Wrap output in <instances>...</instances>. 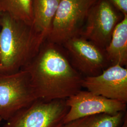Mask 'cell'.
I'll use <instances>...</instances> for the list:
<instances>
[{
  "instance_id": "7a4b0ae2",
  "label": "cell",
  "mask_w": 127,
  "mask_h": 127,
  "mask_svg": "<svg viewBox=\"0 0 127 127\" xmlns=\"http://www.w3.org/2000/svg\"><path fill=\"white\" fill-rule=\"evenodd\" d=\"M31 26L7 14L0 15V67L2 73H14L25 67L44 42Z\"/></svg>"
},
{
  "instance_id": "9a60e30c",
  "label": "cell",
  "mask_w": 127,
  "mask_h": 127,
  "mask_svg": "<svg viewBox=\"0 0 127 127\" xmlns=\"http://www.w3.org/2000/svg\"><path fill=\"white\" fill-rule=\"evenodd\" d=\"M119 127H127V115L125 116V118L124 119L123 122L122 124Z\"/></svg>"
},
{
  "instance_id": "8fae6325",
  "label": "cell",
  "mask_w": 127,
  "mask_h": 127,
  "mask_svg": "<svg viewBox=\"0 0 127 127\" xmlns=\"http://www.w3.org/2000/svg\"><path fill=\"white\" fill-rule=\"evenodd\" d=\"M105 50L111 65L127 66V15L124 16L114 28L109 45Z\"/></svg>"
},
{
  "instance_id": "9c48e42d",
  "label": "cell",
  "mask_w": 127,
  "mask_h": 127,
  "mask_svg": "<svg viewBox=\"0 0 127 127\" xmlns=\"http://www.w3.org/2000/svg\"><path fill=\"white\" fill-rule=\"evenodd\" d=\"M82 86L96 95L127 104V69L119 64L111 65L98 75L84 77Z\"/></svg>"
},
{
  "instance_id": "4fadbf2b",
  "label": "cell",
  "mask_w": 127,
  "mask_h": 127,
  "mask_svg": "<svg viewBox=\"0 0 127 127\" xmlns=\"http://www.w3.org/2000/svg\"><path fill=\"white\" fill-rule=\"evenodd\" d=\"M33 0H0V11L32 26Z\"/></svg>"
},
{
  "instance_id": "e0dca14e",
  "label": "cell",
  "mask_w": 127,
  "mask_h": 127,
  "mask_svg": "<svg viewBox=\"0 0 127 127\" xmlns=\"http://www.w3.org/2000/svg\"><path fill=\"white\" fill-rule=\"evenodd\" d=\"M2 120L1 118H0V123H1V122L2 121Z\"/></svg>"
},
{
  "instance_id": "277c9868",
  "label": "cell",
  "mask_w": 127,
  "mask_h": 127,
  "mask_svg": "<svg viewBox=\"0 0 127 127\" xmlns=\"http://www.w3.org/2000/svg\"><path fill=\"white\" fill-rule=\"evenodd\" d=\"M95 0H60L47 41L59 45L81 35L89 10Z\"/></svg>"
},
{
  "instance_id": "3957f363",
  "label": "cell",
  "mask_w": 127,
  "mask_h": 127,
  "mask_svg": "<svg viewBox=\"0 0 127 127\" xmlns=\"http://www.w3.org/2000/svg\"><path fill=\"white\" fill-rule=\"evenodd\" d=\"M39 99L27 72L0 73V118L7 121Z\"/></svg>"
},
{
  "instance_id": "ba28073f",
  "label": "cell",
  "mask_w": 127,
  "mask_h": 127,
  "mask_svg": "<svg viewBox=\"0 0 127 127\" xmlns=\"http://www.w3.org/2000/svg\"><path fill=\"white\" fill-rule=\"evenodd\" d=\"M66 104L69 109L64 124L91 115L125 112L127 108L126 103L82 90L66 99Z\"/></svg>"
},
{
  "instance_id": "52a82bcc",
  "label": "cell",
  "mask_w": 127,
  "mask_h": 127,
  "mask_svg": "<svg viewBox=\"0 0 127 127\" xmlns=\"http://www.w3.org/2000/svg\"><path fill=\"white\" fill-rule=\"evenodd\" d=\"M117 11L108 0H95L89 10L81 35L105 49L114 28L122 19Z\"/></svg>"
},
{
  "instance_id": "2e32d148",
  "label": "cell",
  "mask_w": 127,
  "mask_h": 127,
  "mask_svg": "<svg viewBox=\"0 0 127 127\" xmlns=\"http://www.w3.org/2000/svg\"><path fill=\"white\" fill-rule=\"evenodd\" d=\"M1 11H0V14H1ZM0 73H2V70H1V69L0 68Z\"/></svg>"
},
{
  "instance_id": "30bf717a",
  "label": "cell",
  "mask_w": 127,
  "mask_h": 127,
  "mask_svg": "<svg viewBox=\"0 0 127 127\" xmlns=\"http://www.w3.org/2000/svg\"><path fill=\"white\" fill-rule=\"evenodd\" d=\"M60 0H33V21L31 27L42 40L49 35Z\"/></svg>"
},
{
  "instance_id": "6da1fadb",
  "label": "cell",
  "mask_w": 127,
  "mask_h": 127,
  "mask_svg": "<svg viewBox=\"0 0 127 127\" xmlns=\"http://www.w3.org/2000/svg\"><path fill=\"white\" fill-rule=\"evenodd\" d=\"M22 69L28 73L39 99H66L82 88L84 77L73 67L62 46L47 40Z\"/></svg>"
},
{
  "instance_id": "5bb4252c",
  "label": "cell",
  "mask_w": 127,
  "mask_h": 127,
  "mask_svg": "<svg viewBox=\"0 0 127 127\" xmlns=\"http://www.w3.org/2000/svg\"><path fill=\"white\" fill-rule=\"evenodd\" d=\"M114 8L124 16L127 15V0H108Z\"/></svg>"
},
{
  "instance_id": "5b68a950",
  "label": "cell",
  "mask_w": 127,
  "mask_h": 127,
  "mask_svg": "<svg viewBox=\"0 0 127 127\" xmlns=\"http://www.w3.org/2000/svg\"><path fill=\"white\" fill-rule=\"evenodd\" d=\"M69 109L66 99H38L16 113L2 127H62Z\"/></svg>"
},
{
  "instance_id": "8992f818",
  "label": "cell",
  "mask_w": 127,
  "mask_h": 127,
  "mask_svg": "<svg viewBox=\"0 0 127 127\" xmlns=\"http://www.w3.org/2000/svg\"><path fill=\"white\" fill-rule=\"evenodd\" d=\"M61 46L73 67L84 77L98 75L111 65L105 49L81 35Z\"/></svg>"
},
{
  "instance_id": "7c38bea8",
  "label": "cell",
  "mask_w": 127,
  "mask_h": 127,
  "mask_svg": "<svg viewBox=\"0 0 127 127\" xmlns=\"http://www.w3.org/2000/svg\"><path fill=\"white\" fill-rule=\"evenodd\" d=\"M125 112L110 115L99 114L79 118L64 124L62 127H119L126 116Z\"/></svg>"
}]
</instances>
